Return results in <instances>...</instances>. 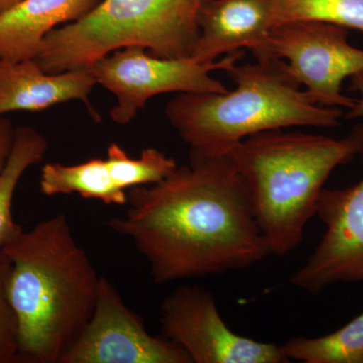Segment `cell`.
<instances>
[{
  "label": "cell",
  "mask_w": 363,
  "mask_h": 363,
  "mask_svg": "<svg viewBox=\"0 0 363 363\" xmlns=\"http://www.w3.org/2000/svg\"><path fill=\"white\" fill-rule=\"evenodd\" d=\"M281 347L290 362L363 363V312L335 332L316 338H291Z\"/></svg>",
  "instance_id": "16"
},
{
  "label": "cell",
  "mask_w": 363,
  "mask_h": 363,
  "mask_svg": "<svg viewBox=\"0 0 363 363\" xmlns=\"http://www.w3.org/2000/svg\"><path fill=\"white\" fill-rule=\"evenodd\" d=\"M348 30L317 21H292L272 28L259 58L285 61L286 71L314 104L350 109L344 80L363 71V50L348 40Z\"/></svg>",
  "instance_id": "7"
},
{
  "label": "cell",
  "mask_w": 363,
  "mask_h": 363,
  "mask_svg": "<svg viewBox=\"0 0 363 363\" xmlns=\"http://www.w3.org/2000/svg\"><path fill=\"white\" fill-rule=\"evenodd\" d=\"M23 0H0V14L6 13L9 9L18 6Z\"/></svg>",
  "instance_id": "22"
},
{
  "label": "cell",
  "mask_w": 363,
  "mask_h": 363,
  "mask_svg": "<svg viewBox=\"0 0 363 363\" xmlns=\"http://www.w3.org/2000/svg\"><path fill=\"white\" fill-rule=\"evenodd\" d=\"M14 131L13 124L9 118L0 116V173L6 166L7 157L13 147Z\"/></svg>",
  "instance_id": "20"
},
{
  "label": "cell",
  "mask_w": 363,
  "mask_h": 363,
  "mask_svg": "<svg viewBox=\"0 0 363 363\" xmlns=\"http://www.w3.org/2000/svg\"><path fill=\"white\" fill-rule=\"evenodd\" d=\"M106 161L112 179L125 191L159 183L179 167L173 157L152 147L143 150L140 157L133 159L116 143L109 145Z\"/></svg>",
  "instance_id": "18"
},
{
  "label": "cell",
  "mask_w": 363,
  "mask_h": 363,
  "mask_svg": "<svg viewBox=\"0 0 363 363\" xmlns=\"http://www.w3.org/2000/svg\"><path fill=\"white\" fill-rule=\"evenodd\" d=\"M235 89L178 93L166 105L167 118L190 154L223 156L248 136L264 131L333 128L343 111L314 104L286 71L285 61L255 59L226 71Z\"/></svg>",
  "instance_id": "4"
},
{
  "label": "cell",
  "mask_w": 363,
  "mask_h": 363,
  "mask_svg": "<svg viewBox=\"0 0 363 363\" xmlns=\"http://www.w3.org/2000/svg\"><path fill=\"white\" fill-rule=\"evenodd\" d=\"M162 336L185 351L192 363H288L281 345L234 333L201 286L176 289L160 307Z\"/></svg>",
  "instance_id": "8"
},
{
  "label": "cell",
  "mask_w": 363,
  "mask_h": 363,
  "mask_svg": "<svg viewBox=\"0 0 363 363\" xmlns=\"http://www.w3.org/2000/svg\"><path fill=\"white\" fill-rule=\"evenodd\" d=\"M101 0H23L0 14V59H35L45 35L90 13Z\"/></svg>",
  "instance_id": "13"
},
{
  "label": "cell",
  "mask_w": 363,
  "mask_h": 363,
  "mask_svg": "<svg viewBox=\"0 0 363 363\" xmlns=\"http://www.w3.org/2000/svg\"><path fill=\"white\" fill-rule=\"evenodd\" d=\"M11 262L0 252V363L20 362V325L9 295Z\"/></svg>",
  "instance_id": "19"
},
{
  "label": "cell",
  "mask_w": 363,
  "mask_h": 363,
  "mask_svg": "<svg viewBox=\"0 0 363 363\" xmlns=\"http://www.w3.org/2000/svg\"><path fill=\"white\" fill-rule=\"evenodd\" d=\"M206 0H101L80 20L51 30L35 60L48 74L89 69L128 47L162 59L192 58Z\"/></svg>",
  "instance_id": "5"
},
{
  "label": "cell",
  "mask_w": 363,
  "mask_h": 363,
  "mask_svg": "<svg viewBox=\"0 0 363 363\" xmlns=\"http://www.w3.org/2000/svg\"><path fill=\"white\" fill-rule=\"evenodd\" d=\"M198 23L195 61L211 63L243 49L255 57L266 47L274 26L272 0H206Z\"/></svg>",
  "instance_id": "11"
},
{
  "label": "cell",
  "mask_w": 363,
  "mask_h": 363,
  "mask_svg": "<svg viewBox=\"0 0 363 363\" xmlns=\"http://www.w3.org/2000/svg\"><path fill=\"white\" fill-rule=\"evenodd\" d=\"M48 150L49 143L39 131L26 125L16 128L13 147L0 173V250L23 231L11 211L14 193L26 169L42 162Z\"/></svg>",
  "instance_id": "15"
},
{
  "label": "cell",
  "mask_w": 363,
  "mask_h": 363,
  "mask_svg": "<svg viewBox=\"0 0 363 363\" xmlns=\"http://www.w3.org/2000/svg\"><path fill=\"white\" fill-rule=\"evenodd\" d=\"M351 80V89L357 93L358 97L355 98L354 104L346 112L345 118L362 119L363 118V71L357 75L352 76Z\"/></svg>",
  "instance_id": "21"
},
{
  "label": "cell",
  "mask_w": 363,
  "mask_h": 363,
  "mask_svg": "<svg viewBox=\"0 0 363 363\" xmlns=\"http://www.w3.org/2000/svg\"><path fill=\"white\" fill-rule=\"evenodd\" d=\"M274 26L317 21L363 33V0H272Z\"/></svg>",
  "instance_id": "17"
},
{
  "label": "cell",
  "mask_w": 363,
  "mask_h": 363,
  "mask_svg": "<svg viewBox=\"0 0 363 363\" xmlns=\"http://www.w3.org/2000/svg\"><path fill=\"white\" fill-rule=\"evenodd\" d=\"M60 363H192L178 344L152 336L142 318L101 277L94 311Z\"/></svg>",
  "instance_id": "9"
},
{
  "label": "cell",
  "mask_w": 363,
  "mask_h": 363,
  "mask_svg": "<svg viewBox=\"0 0 363 363\" xmlns=\"http://www.w3.org/2000/svg\"><path fill=\"white\" fill-rule=\"evenodd\" d=\"M126 194L125 215L106 224L133 243L156 285L240 271L272 255L227 155L190 154L188 166Z\"/></svg>",
  "instance_id": "1"
},
{
  "label": "cell",
  "mask_w": 363,
  "mask_h": 363,
  "mask_svg": "<svg viewBox=\"0 0 363 363\" xmlns=\"http://www.w3.org/2000/svg\"><path fill=\"white\" fill-rule=\"evenodd\" d=\"M359 156L363 162V147ZM316 215L326 231L290 283L319 295L336 284L363 281V177L350 187L323 189Z\"/></svg>",
  "instance_id": "10"
},
{
  "label": "cell",
  "mask_w": 363,
  "mask_h": 363,
  "mask_svg": "<svg viewBox=\"0 0 363 363\" xmlns=\"http://www.w3.org/2000/svg\"><path fill=\"white\" fill-rule=\"evenodd\" d=\"M96 85L89 69L45 73L35 59H0V116L13 111H43L77 100L95 116L89 96Z\"/></svg>",
  "instance_id": "12"
},
{
  "label": "cell",
  "mask_w": 363,
  "mask_h": 363,
  "mask_svg": "<svg viewBox=\"0 0 363 363\" xmlns=\"http://www.w3.org/2000/svg\"><path fill=\"white\" fill-rule=\"evenodd\" d=\"M0 252L20 325V362L60 363L94 311L101 276L64 213L39 222Z\"/></svg>",
  "instance_id": "2"
},
{
  "label": "cell",
  "mask_w": 363,
  "mask_h": 363,
  "mask_svg": "<svg viewBox=\"0 0 363 363\" xmlns=\"http://www.w3.org/2000/svg\"><path fill=\"white\" fill-rule=\"evenodd\" d=\"M363 147V123L342 138L284 130L245 138L227 152L247 184L255 220L272 255L300 247L332 172Z\"/></svg>",
  "instance_id": "3"
},
{
  "label": "cell",
  "mask_w": 363,
  "mask_h": 363,
  "mask_svg": "<svg viewBox=\"0 0 363 363\" xmlns=\"http://www.w3.org/2000/svg\"><path fill=\"white\" fill-rule=\"evenodd\" d=\"M40 190L47 197L78 194L111 206L128 203L126 191L112 179L106 159H91L77 164L49 162L40 172Z\"/></svg>",
  "instance_id": "14"
},
{
  "label": "cell",
  "mask_w": 363,
  "mask_h": 363,
  "mask_svg": "<svg viewBox=\"0 0 363 363\" xmlns=\"http://www.w3.org/2000/svg\"><path fill=\"white\" fill-rule=\"evenodd\" d=\"M245 57V51L226 55L211 63L193 58L162 59L140 47H128L97 60L90 71L96 84L116 97L111 111L118 125L130 124L150 98L164 93L226 92L214 71H228Z\"/></svg>",
  "instance_id": "6"
}]
</instances>
